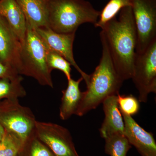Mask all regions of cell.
<instances>
[{
  "label": "cell",
  "mask_w": 156,
  "mask_h": 156,
  "mask_svg": "<svg viewBox=\"0 0 156 156\" xmlns=\"http://www.w3.org/2000/svg\"><path fill=\"white\" fill-rule=\"evenodd\" d=\"M102 56L99 64L90 75L87 90L83 92L82 99L76 115L83 116L97 108L108 96L119 93L123 82L119 77L106 42L100 34Z\"/></svg>",
  "instance_id": "obj_2"
},
{
  "label": "cell",
  "mask_w": 156,
  "mask_h": 156,
  "mask_svg": "<svg viewBox=\"0 0 156 156\" xmlns=\"http://www.w3.org/2000/svg\"><path fill=\"white\" fill-rule=\"evenodd\" d=\"M21 75L11 79H0V101L4 99H19L26 96L27 92L22 83Z\"/></svg>",
  "instance_id": "obj_16"
},
{
  "label": "cell",
  "mask_w": 156,
  "mask_h": 156,
  "mask_svg": "<svg viewBox=\"0 0 156 156\" xmlns=\"http://www.w3.org/2000/svg\"><path fill=\"white\" fill-rule=\"evenodd\" d=\"M104 139L105 153L110 156H127L128 151L132 147L123 134H112Z\"/></svg>",
  "instance_id": "obj_18"
},
{
  "label": "cell",
  "mask_w": 156,
  "mask_h": 156,
  "mask_svg": "<svg viewBox=\"0 0 156 156\" xmlns=\"http://www.w3.org/2000/svg\"><path fill=\"white\" fill-rule=\"evenodd\" d=\"M17 156H55L33 131L25 140Z\"/></svg>",
  "instance_id": "obj_17"
},
{
  "label": "cell",
  "mask_w": 156,
  "mask_h": 156,
  "mask_svg": "<svg viewBox=\"0 0 156 156\" xmlns=\"http://www.w3.org/2000/svg\"><path fill=\"white\" fill-rule=\"evenodd\" d=\"M21 48V42L19 38L6 20L0 16V62L18 74Z\"/></svg>",
  "instance_id": "obj_10"
},
{
  "label": "cell",
  "mask_w": 156,
  "mask_h": 156,
  "mask_svg": "<svg viewBox=\"0 0 156 156\" xmlns=\"http://www.w3.org/2000/svg\"><path fill=\"white\" fill-rule=\"evenodd\" d=\"M48 27L62 34L76 33L85 23L95 24L100 11L86 0H47Z\"/></svg>",
  "instance_id": "obj_3"
},
{
  "label": "cell",
  "mask_w": 156,
  "mask_h": 156,
  "mask_svg": "<svg viewBox=\"0 0 156 156\" xmlns=\"http://www.w3.org/2000/svg\"><path fill=\"white\" fill-rule=\"evenodd\" d=\"M131 6V0H109L100 11L95 27L102 28L107 23L116 17L117 14L123 8Z\"/></svg>",
  "instance_id": "obj_19"
},
{
  "label": "cell",
  "mask_w": 156,
  "mask_h": 156,
  "mask_svg": "<svg viewBox=\"0 0 156 156\" xmlns=\"http://www.w3.org/2000/svg\"><path fill=\"white\" fill-rule=\"evenodd\" d=\"M117 17L101 28L100 34L106 42L115 69L123 81L133 74L137 36L132 8H123Z\"/></svg>",
  "instance_id": "obj_1"
},
{
  "label": "cell",
  "mask_w": 156,
  "mask_h": 156,
  "mask_svg": "<svg viewBox=\"0 0 156 156\" xmlns=\"http://www.w3.org/2000/svg\"><path fill=\"white\" fill-rule=\"evenodd\" d=\"M83 80L82 77L77 80L71 78L68 80L66 89L62 92V95L59 114L62 120L68 119L73 115H76L83 95L80 85Z\"/></svg>",
  "instance_id": "obj_15"
},
{
  "label": "cell",
  "mask_w": 156,
  "mask_h": 156,
  "mask_svg": "<svg viewBox=\"0 0 156 156\" xmlns=\"http://www.w3.org/2000/svg\"><path fill=\"white\" fill-rule=\"evenodd\" d=\"M125 123L124 135L141 156H156V143L151 132L146 131L131 116L122 113Z\"/></svg>",
  "instance_id": "obj_11"
},
{
  "label": "cell",
  "mask_w": 156,
  "mask_h": 156,
  "mask_svg": "<svg viewBox=\"0 0 156 156\" xmlns=\"http://www.w3.org/2000/svg\"><path fill=\"white\" fill-rule=\"evenodd\" d=\"M0 16L6 20L22 42L27 27L25 17L17 0H0Z\"/></svg>",
  "instance_id": "obj_13"
},
{
  "label": "cell",
  "mask_w": 156,
  "mask_h": 156,
  "mask_svg": "<svg viewBox=\"0 0 156 156\" xmlns=\"http://www.w3.org/2000/svg\"><path fill=\"white\" fill-rule=\"evenodd\" d=\"M118 101L121 112L128 115H136L139 112L140 105V101L132 95H118Z\"/></svg>",
  "instance_id": "obj_22"
},
{
  "label": "cell",
  "mask_w": 156,
  "mask_h": 156,
  "mask_svg": "<svg viewBox=\"0 0 156 156\" xmlns=\"http://www.w3.org/2000/svg\"><path fill=\"white\" fill-rule=\"evenodd\" d=\"M20 75L16 70L6 66L0 62V79L9 78L14 79Z\"/></svg>",
  "instance_id": "obj_23"
},
{
  "label": "cell",
  "mask_w": 156,
  "mask_h": 156,
  "mask_svg": "<svg viewBox=\"0 0 156 156\" xmlns=\"http://www.w3.org/2000/svg\"><path fill=\"white\" fill-rule=\"evenodd\" d=\"M5 133V128L0 124V143L2 140V138Z\"/></svg>",
  "instance_id": "obj_24"
},
{
  "label": "cell",
  "mask_w": 156,
  "mask_h": 156,
  "mask_svg": "<svg viewBox=\"0 0 156 156\" xmlns=\"http://www.w3.org/2000/svg\"><path fill=\"white\" fill-rule=\"evenodd\" d=\"M27 24L36 29L48 27L47 0H17Z\"/></svg>",
  "instance_id": "obj_14"
},
{
  "label": "cell",
  "mask_w": 156,
  "mask_h": 156,
  "mask_svg": "<svg viewBox=\"0 0 156 156\" xmlns=\"http://www.w3.org/2000/svg\"><path fill=\"white\" fill-rule=\"evenodd\" d=\"M24 142L17 134L5 129L0 143V156H17Z\"/></svg>",
  "instance_id": "obj_20"
},
{
  "label": "cell",
  "mask_w": 156,
  "mask_h": 156,
  "mask_svg": "<svg viewBox=\"0 0 156 156\" xmlns=\"http://www.w3.org/2000/svg\"><path fill=\"white\" fill-rule=\"evenodd\" d=\"M136 27V53H141L156 41V0H131Z\"/></svg>",
  "instance_id": "obj_7"
},
{
  "label": "cell",
  "mask_w": 156,
  "mask_h": 156,
  "mask_svg": "<svg viewBox=\"0 0 156 156\" xmlns=\"http://www.w3.org/2000/svg\"><path fill=\"white\" fill-rule=\"evenodd\" d=\"M36 121L30 109L20 105L18 99L0 101V124L6 130L17 134L23 141L34 131Z\"/></svg>",
  "instance_id": "obj_5"
},
{
  "label": "cell",
  "mask_w": 156,
  "mask_h": 156,
  "mask_svg": "<svg viewBox=\"0 0 156 156\" xmlns=\"http://www.w3.org/2000/svg\"><path fill=\"white\" fill-rule=\"evenodd\" d=\"M46 48L47 63L50 70L52 72L53 69L59 70L64 74L67 80L71 79L72 65L70 63L60 54L50 50L46 46Z\"/></svg>",
  "instance_id": "obj_21"
},
{
  "label": "cell",
  "mask_w": 156,
  "mask_h": 156,
  "mask_svg": "<svg viewBox=\"0 0 156 156\" xmlns=\"http://www.w3.org/2000/svg\"><path fill=\"white\" fill-rule=\"evenodd\" d=\"M131 79L140 102L145 103L151 93H156V41L143 53H136Z\"/></svg>",
  "instance_id": "obj_6"
},
{
  "label": "cell",
  "mask_w": 156,
  "mask_h": 156,
  "mask_svg": "<svg viewBox=\"0 0 156 156\" xmlns=\"http://www.w3.org/2000/svg\"><path fill=\"white\" fill-rule=\"evenodd\" d=\"M34 132L55 156H80L69 131L58 124L36 121Z\"/></svg>",
  "instance_id": "obj_8"
},
{
  "label": "cell",
  "mask_w": 156,
  "mask_h": 156,
  "mask_svg": "<svg viewBox=\"0 0 156 156\" xmlns=\"http://www.w3.org/2000/svg\"><path fill=\"white\" fill-rule=\"evenodd\" d=\"M21 42L19 74L33 78L40 85L53 88L51 71L47 63L46 46L34 29L27 24Z\"/></svg>",
  "instance_id": "obj_4"
},
{
  "label": "cell",
  "mask_w": 156,
  "mask_h": 156,
  "mask_svg": "<svg viewBox=\"0 0 156 156\" xmlns=\"http://www.w3.org/2000/svg\"><path fill=\"white\" fill-rule=\"evenodd\" d=\"M35 30L47 48L63 56L80 74L87 86L89 84L90 75L79 67L75 60L73 53L76 33H58L48 27H43Z\"/></svg>",
  "instance_id": "obj_9"
},
{
  "label": "cell",
  "mask_w": 156,
  "mask_h": 156,
  "mask_svg": "<svg viewBox=\"0 0 156 156\" xmlns=\"http://www.w3.org/2000/svg\"><path fill=\"white\" fill-rule=\"evenodd\" d=\"M102 103L105 117L99 129L101 136L105 139L112 134H124L125 123L119 108L118 95L108 96Z\"/></svg>",
  "instance_id": "obj_12"
}]
</instances>
